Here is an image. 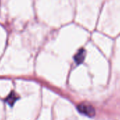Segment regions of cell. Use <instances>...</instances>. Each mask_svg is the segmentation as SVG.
Masks as SVG:
<instances>
[{
	"label": "cell",
	"mask_w": 120,
	"mask_h": 120,
	"mask_svg": "<svg viewBox=\"0 0 120 120\" xmlns=\"http://www.w3.org/2000/svg\"><path fill=\"white\" fill-rule=\"evenodd\" d=\"M77 109L80 113L89 117H93L95 115V110L94 108L88 103H81L78 105Z\"/></svg>",
	"instance_id": "cell-1"
},
{
	"label": "cell",
	"mask_w": 120,
	"mask_h": 120,
	"mask_svg": "<svg viewBox=\"0 0 120 120\" xmlns=\"http://www.w3.org/2000/svg\"><path fill=\"white\" fill-rule=\"evenodd\" d=\"M85 56H86V51L83 49H80L78 52L76 53V54L74 56V59L75 60V62L79 65L81 63H82L85 59Z\"/></svg>",
	"instance_id": "cell-2"
},
{
	"label": "cell",
	"mask_w": 120,
	"mask_h": 120,
	"mask_svg": "<svg viewBox=\"0 0 120 120\" xmlns=\"http://www.w3.org/2000/svg\"><path fill=\"white\" fill-rule=\"evenodd\" d=\"M18 99V97L17 96V95L14 93V92H12L6 98V101L7 102V103L11 105V106H13V105L15 103V102Z\"/></svg>",
	"instance_id": "cell-3"
}]
</instances>
